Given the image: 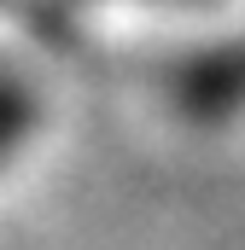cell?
<instances>
[{"label":"cell","mask_w":245,"mask_h":250,"mask_svg":"<svg viewBox=\"0 0 245 250\" xmlns=\"http://www.w3.org/2000/svg\"><path fill=\"white\" fill-rule=\"evenodd\" d=\"M181 105L193 117H204V123L240 111L245 105V47H222V53L198 59L181 76Z\"/></svg>","instance_id":"1"},{"label":"cell","mask_w":245,"mask_h":250,"mask_svg":"<svg viewBox=\"0 0 245 250\" xmlns=\"http://www.w3.org/2000/svg\"><path fill=\"white\" fill-rule=\"evenodd\" d=\"M24 128H29V93L6 82V87H0V157L24 140Z\"/></svg>","instance_id":"2"}]
</instances>
